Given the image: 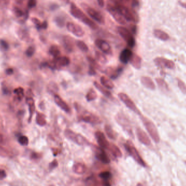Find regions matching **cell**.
Masks as SVG:
<instances>
[{
	"label": "cell",
	"instance_id": "obj_1",
	"mask_svg": "<svg viewBox=\"0 0 186 186\" xmlns=\"http://www.w3.org/2000/svg\"><path fill=\"white\" fill-rule=\"evenodd\" d=\"M111 2L116 6L126 21L133 22L135 23H138L139 20L138 15L133 8L128 7L118 0H111Z\"/></svg>",
	"mask_w": 186,
	"mask_h": 186
},
{
	"label": "cell",
	"instance_id": "obj_2",
	"mask_svg": "<svg viewBox=\"0 0 186 186\" xmlns=\"http://www.w3.org/2000/svg\"><path fill=\"white\" fill-rule=\"evenodd\" d=\"M70 12L74 18L80 20L81 22L89 27L93 30H96L98 29V26L94 21L91 20L88 16L83 13V11L80 8L76 5L73 2L71 3L70 7Z\"/></svg>",
	"mask_w": 186,
	"mask_h": 186
},
{
	"label": "cell",
	"instance_id": "obj_3",
	"mask_svg": "<svg viewBox=\"0 0 186 186\" xmlns=\"http://www.w3.org/2000/svg\"><path fill=\"white\" fill-rule=\"evenodd\" d=\"M74 107L78 113V120L80 121L93 125H98L101 123L102 121L98 116H96L95 114L89 111L83 109L78 103L76 102L74 103Z\"/></svg>",
	"mask_w": 186,
	"mask_h": 186
},
{
	"label": "cell",
	"instance_id": "obj_4",
	"mask_svg": "<svg viewBox=\"0 0 186 186\" xmlns=\"http://www.w3.org/2000/svg\"><path fill=\"white\" fill-rule=\"evenodd\" d=\"M141 119L143 123L144 126L148 132L151 138L156 143H159L160 141V137L159 131L156 125L152 121L144 116L141 115Z\"/></svg>",
	"mask_w": 186,
	"mask_h": 186
},
{
	"label": "cell",
	"instance_id": "obj_5",
	"mask_svg": "<svg viewBox=\"0 0 186 186\" xmlns=\"http://www.w3.org/2000/svg\"><path fill=\"white\" fill-rule=\"evenodd\" d=\"M64 134L66 138L80 146L91 145L90 142L80 133H77L70 128H66L64 131Z\"/></svg>",
	"mask_w": 186,
	"mask_h": 186
},
{
	"label": "cell",
	"instance_id": "obj_6",
	"mask_svg": "<svg viewBox=\"0 0 186 186\" xmlns=\"http://www.w3.org/2000/svg\"><path fill=\"white\" fill-rule=\"evenodd\" d=\"M116 123L123 128V130L133 138V131L132 130L130 121L123 113L119 112L115 117Z\"/></svg>",
	"mask_w": 186,
	"mask_h": 186
},
{
	"label": "cell",
	"instance_id": "obj_7",
	"mask_svg": "<svg viewBox=\"0 0 186 186\" xmlns=\"http://www.w3.org/2000/svg\"><path fill=\"white\" fill-rule=\"evenodd\" d=\"M117 30L121 37L126 42L128 47L133 48L136 45V40L133 34L127 28L123 26H118Z\"/></svg>",
	"mask_w": 186,
	"mask_h": 186
},
{
	"label": "cell",
	"instance_id": "obj_8",
	"mask_svg": "<svg viewBox=\"0 0 186 186\" xmlns=\"http://www.w3.org/2000/svg\"><path fill=\"white\" fill-rule=\"evenodd\" d=\"M81 6L84 9V10L87 13L89 16H91L94 21H95L101 25H104L105 23V18L97 10L86 5V3H82L81 4Z\"/></svg>",
	"mask_w": 186,
	"mask_h": 186
},
{
	"label": "cell",
	"instance_id": "obj_9",
	"mask_svg": "<svg viewBox=\"0 0 186 186\" xmlns=\"http://www.w3.org/2000/svg\"><path fill=\"white\" fill-rule=\"evenodd\" d=\"M124 147L126 151H127V152L139 165L144 167L146 166V163L139 155L138 151H137L136 148L133 146L131 143L127 141L126 143L124 144Z\"/></svg>",
	"mask_w": 186,
	"mask_h": 186
},
{
	"label": "cell",
	"instance_id": "obj_10",
	"mask_svg": "<svg viewBox=\"0 0 186 186\" xmlns=\"http://www.w3.org/2000/svg\"><path fill=\"white\" fill-rule=\"evenodd\" d=\"M118 98L128 109H130L131 111H132L137 114H138L139 116L141 115V111H139L138 108H137L136 104L125 93H119Z\"/></svg>",
	"mask_w": 186,
	"mask_h": 186
},
{
	"label": "cell",
	"instance_id": "obj_11",
	"mask_svg": "<svg viewBox=\"0 0 186 186\" xmlns=\"http://www.w3.org/2000/svg\"><path fill=\"white\" fill-rule=\"evenodd\" d=\"M107 10H108V12L110 13V14L113 16L114 19L116 20L117 23L121 25H126V20L111 1V2L108 3L107 5Z\"/></svg>",
	"mask_w": 186,
	"mask_h": 186
},
{
	"label": "cell",
	"instance_id": "obj_12",
	"mask_svg": "<svg viewBox=\"0 0 186 186\" xmlns=\"http://www.w3.org/2000/svg\"><path fill=\"white\" fill-rule=\"evenodd\" d=\"M153 62L157 67L161 69H173L175 68V64L173 60L163 57H156Z\"/></svg>",
	"mask_w": 186,
	"mask_h": 186
},
{
	"label": "cell",
	"instance_id": "obj_13",
	"mask_svg": "<svg viewBox=\"0 0 186 186\" xmlns=\"http://www.w3.org/2000/svg\"><path fill=\"white\" fill-rule=\"evenodd\" d=\"M95 45L103 53L107 55H112L113 51L109 44L106 40L102 39H97L95 40Z\"/></svg>",
	"mask_w": 186,
	"mask_h": 186
},
{
	"label": "cell",
	"instance_id": "obj_14",
	"mask_svg": "<svg viewBox=\"0 0 186 186\" xmlns=\"http://www.w3.org/2000/svg\"><path fill=\"white\" fill-rule=\"evenodd\" d=\"M66 26L68 31L77 37H82L84 35V31L83 28L77 23L68 22L66 23Z\"/></svg>",
	"mask_w": 186,
	"mask_h": 186
},
{
	"label": "cell",
	"instance_id": "obj_15",
	"mask_svg": "<svg viewBox=\"0 0 186 186\" xmlns=\"http://www.w3.org/2000/svg\"><path fill=\"white\" fill-rule=\"evenodd\" d=\"M93 150L95 153L96 158L104 164H108L110 163V159L108 157L104 149L100 146H96L95 145H92Z\"/></svg>",
	"mask_w": 186,
	"mask_h": 186
},
{
	"label": "cell",
	"instance_id": "obj_16",
	"mask_svg": "<svg viewBox=\"0 0 186 186\" xmlns=\"http://www.w3.org/2000/svg\"><path fill=\"white\" fill-rule=\"evenodd\" d=\"M95 137L97 143L99 146L103 149H108L110 143L106 139L105 134L100 131H98L95 133Z\"/></svg>",
	"mask_w": 186,
	"mask_h": 186
},
{
	"label": "cell",
	"instance_id": "obj_17",
	"mask_svg": "<svg viewBox=\"0 0 186 186\" xmlns=\"http://www.w3.org/2000/svg\"><path fill=\"white\" fill-rule=\"evenodd\" d=\"M53 61L55 70H60L70 64V59L66 56H60L58 58H54Z\"/></svg>",
	"mask_w": 186,
	"mask_h": 186
},
{
	"label": "cell",
	"instance_id": "obj_18",
	"mask_svg": "<svg viewBox=\"0 0 186 186\" xmlns=\"http://www.w3.org/2000/svg\"><path fill=\"white\" fill-rule=\"evenodd\" d=\"M123 71L122 67H108L105 70V73L112 80H116L118 78Z\"/></svg>",
	"mask_w": 186,
	"mask_h": 186
},
{
	"label": "cell",
	"instance_id": "obj_19",
	"mask_svg": "<svg viewBox=\"0 0 186 186\" xmlns=\"http://www.w3.org/2000/svg\"><path fill=\"white\" fill-rule=\"evenodd\" d=\"M136 133L137 137L141 143L146 146H149L151 145V141L149 138L146 132L143 131L141 128L139 127L137 128Z\"/></svg>",
	"mask_w": 186,
	"mask_h": 186
},
{
	"label": "cell",
	"instance_id": "obj_20",
	"mask_svg": "<svg viewBox=\"0 0 186 186\" xmlns=\"http://www.w3.org/2000/svg\"><path fill=\"white\" fill-rule=\"evenodd\" d=\"M63 45L68 52H73L75 48V41L73 38H71L69 35H64L63 36Z\"/></svg>",
	"mask_w": 186,
	"mask_h": 186
},
{
	"label": "cell",
	"instance_id": "obj_21",
	"mask_svg": "<svg viewBox=\"0 0 186 186\" xmlns=\"http://www.w3.org/2000/svg\"><path fill=\"white\" fill-rule=\"evenodd\" d=\"M54 101L55 104L63 111H64L66 113L70 112V107L59 95L55 94L54 95Z\"/></svg>",
	"mask_w": 186,
	"mask_h": 186
},
{
	"label": "cell",
	"instance_id": "obj_22",
	"mask_svg": "<svg viewBox=\"0 0 186 186\" xmlns=\"http://www.w3.org/2000/svg\"><path fill=\"white\" fill-rule=\"evenodd\" d=\"M133 52L129 48H125L120 53L119 57V60L124 64H127L131 59L132 56L133 55Z\"/></svg>",
	"mask_w": 186,
	"mask_h": 186
},
{
	"label": "cell",
	"instance_id": "obj_23",
	"mask_svg": "<svg viewBox=\"0 0 186 186\" xmlns=\"http://www.w3.org/2000/svg\"><path fill=\"white\" fill-rule=\"evenodd\" d=\"M141 82L142 85L145 88L151 90L155 91L156 89V85L154 83L153 80L150 77L148 76H141Z\"/></svg>",
	"mask_w": 186,
	"mask_h": 186
},
{
	"label": "cell",
	"instance_id": "obj_24",
	"mask_svg": "<svg viewBox=\"0 0 186 186\" xmlns=\"http://www.w3.org/2000/svg\"><path fill=\"white\" fill-rule=\"evenodd\" d=\"M94 85L98 90L100 93H102L103 95L106 96V98L110 99V100H113L114 99L113 95L112 94V93L108 91V89L106 88H104L103 86H101L100 83H98L96 81L94 82Z\"/></svg>",
	"mask_w": 186,
	"mask_h": 186
},
{
	"label": "cell",
	"instance_id": "obj_25",
	"mask_svg": "<svg viewBox=\"0 0 186 186\" xmlns=\"http://www.w3.org/2000/svg\"><path fill=\"white\" fill-rule=\"evenodd\" d=\"M26 103L28 106L29 112H30V116H29V119H28V122L30 123L33 114L35 112V102H34V99L32 97H27L26 98Z\"/></svg>",
	"mask_w": 186,
	"mask_h": 186
},
{
	"label": "cell",
	"instance_id": "obj_26",
	"mask_svg": "<svg viewBox=\"0 0 186 186\" xmlns=\"http://www.w3.org/2000/svg\"><path fill=\"white\" fill-rule=\"evenodd\" d=\"M104 130L109 138L113 141L116 139L118 137V133L113 130L110 125L106 124L104 126Z\"/></svg>",
	"mask_w": 186,
	"mask_h": 186
},
{
	"label": "cell",
	"instance_id": "obj_27",
	"mask_svg": "<svg viewBox=\"0 0 186 186\" xmlns=\"http://www.w3.org/2000/svg\"><path fill=\"white\" fill-rule=\"evenodd\" d=\"M130 63L133 68L136 69H140L141 66V58L140 56L133 53L130 60Z\"/></svg>",
	"mask_w": 186,
	"mask_h": 186
},
{
	"label": "cell",
	"instance_id": "obj_28",
	"mask_svg": "<svg viewBox=\"0 0 186 186\" xmlns=\"http://www.w3.org/2000/svg\"><path fill=\"white\" fill-rule=\"evenodd\" d=\"M156 83L159 87V89L163 93H168L169 91L168 85L163 78H156L155 79Z\"/></svg>",
	"mask_w": 186,
	"mask_h": 186
},
{
	"label": "cell",
	"instance_id": "obj_29",
	"mask_svg": "<svg viewBox=\"0 0 186 186\" xmlns=\"http://www.w3.org/2000/svg\"><path fill=\"white\" fill-rule=\"evenodd\" d=\"M101 84L105 88L108 89H113L114 88V84L111 79L107 77L106 76H102L100 77Z\"/></svg>",
	"mask_w": 186,
	"mask_h": 186
},
{
	"label": "cell",
	"instance_id": "obj_30",
	"mask_svg": "<svg viewBox=\"0 0 186 186\" xmlns=\"http://www.w3.org/2000/svg\"><path fill=\"white\" fill-rule=\"evenodd\" d=\"M153 35L156 38L162 41H166L169 39V35L165 32L160 30H153Z\"/></svg>",
	"mask_w": 186,
	"mask_h": 186
},
{
	"label": "cell",
	"instance_id": "obj_31",
	"mask_svg": "<svg viewBox=\"0 0 186 186\" xmlns=\"http://www.w3.org/2000/svg\"><path fill=\"white\" fill-rule=\"evenodd\" d=\"M109 151L111 152V153L113 155V156L116 157H119L120 158L122 157V152L121 151L120 148L115 144L113 143H110L109 146L108 147V149Z\"/></svg>",
	"mask_w": 186,
	"mask_h": 186
},
{
	"label": "cell",
	"instance_id": "obj_32",
	"mask_svg": "<svg viewBox=\"0 0 186 186\" xmlns=\"http://www.w3.org/2000/svg\"><path fill=\"white\" fill-rule=\"evenodd\" d=\"M35 121L38 125L41 127L45 126L47 123L45 116L43 113H40L39 112H37Z\"/></svg>",
	"mask_w": 186,
	"mask_h": 186
},
{
	"label": "cell",
	"instance_id": "obj_33",
	"mask_svg": "<svg viewBox=\"0 0 186 186\" xmlns=\"http://www.w3.org/2000/svg\"><path fill=\"white\" fill-rule=\"evenodd\" d=\"M32 21L35 25L36 28L38 30H46L48 27V23L46 21H44L43 23H41L40 20L37 18H33L32 19Z\"/></svg>",
	"mask_w": 186,
	"mask_h": 186
},
{
	"label": "cell",
	"instance_id": "obj_34",
	"mask_svg": "<svg viewBox=\"0 0 186 186\" xmlns=\"http://www.w3.org/2000/svg\"><path fill=\"white\" fill-rule=\"evenodd\" d=\"M48 52L51 55H52L54 58H57L60 57L61 52L58 46L56 45H52L50 46L48 50Z\"/></svg>",
	"mask_w": 186,
	"mask_h": 186
},
{
	"label": "cell",
	"instance_id": "obj_35",
	"mask_svg": "<svg viewBox=\"0 0 186 186\" xmlns=\"http://www.w3.org/2000/svg\"><path fill=\"white\" fill-rule=\"evenodd\" d=\"M54 21L58 27L62 28L66 24V18L63 15H58L55 16Z\"/></svg>",
	"mask_w": 186,
	"mask_h": 186
},
{
	"label": "cell",
	"instance_id": "obj_36",
	"mask_svg": "<svg viewBox=\"0 0 186 186\" xmlns=\"http://www.w3.org/2000/svg\"><path fill=\"white\" fill-rule=\"evenodd\" d=\"M95 59L98 62V63H100L103 64H105L107 63V59L105 55L98 51H96L95 52Z\"/></svg>",
	"mask_w": 186,
	"mask_h": 186
},
{
	"label": "cell",
	"instance_id": "obj_37",
	"mask_svg": "<svg viewBox=\"0 0 186 186\" xmlns=\"http://www.w3.org/2000/svg\"><path fill=\"white\" fill-rule=\"evenodd\" d=\"M97 98H98L97 93L93 89H91L86 94V98L88 102H91L95 100Z\"/></svg>",
	"mask_w": 186,
	"mask_h": 186
},
{
	"label": "cell",
	"instance_id": "obj_38",
	"mask_svg": "<svg viewBox=\"0 0 186 186\" xmlns=\"http://www.w3.org/2000/svg\"><path fill=\"white\" fill-rule=\"evenodd\" d=\"M76 45L83 52H87L89 51V48L87 45L82 40H77L76 41Z\"/></svg>",
	"mask_w": 186,
	"mask_h": 186
},
{
	"label": "cell",
	"instance_id": "obj_39",
	"mask_svg": "<svg viewBox=\"0 0 186 186\" xmlns=\"http://www.w3.org/2000/svg\"><path fill=\"white\" fill-rule=\"evenodd\" d=\"M14 93L15 94L16 98L19 101L22 100L23 98H24L25 93H24V89L21 87H18L16 88L14 91Z\"/></svg>",
	"mask_w": 186,
	"mask_h": 186
},
{
	"label": "cell",
	"instance_id": "obj_40",
	"mask_svg": "<svg viewBox=\"0 0 186 186\" xmlns=\"http://www.w3.org/2000/svg\"><path fill=\"white\" fill-rule=\"evenodd\" d=\"M73 171L78 174H82L85 172V166L82 164H76L73 167Z\"/></svg>",
	"mask_w": 186,
	"mask_h": 186
},
{
	"label": "cell",
	"instance_id": "obj_41",
	"mask_svg": "<svg viewBox=\"0 0 186 186\" xmlns=\"http://www.w3.org/2000/svg\"><path fill=\"white\" fill-rule=\"evenodd\" d=\"M48 89L49 93L51 94H53L54 95L57 94H55L57 93L58 91V87L57 84L55 82H51L48 86Z\"/></svg>",
	"mask_w": 186,
	"mask_h": 186
},
{
	"label": "cell",
	"instance_id": "obj_42",
	"mask_svg": "<svg viewBox=\"0 0 186 186\" xmlns=\"http://www.w3.org/2000/svg\"><path fill=\"white\" fill-rule=\"evenodd\" d=\"M87 58V60L89 63V65L93 66L94 68H95L96 69H98V70L100 69V66L98 64V62L95 59L93 58L91 56H88Z\"/></svg>",
	"mask_w": 186,
	"mask_h": 186
},
{
	"label": "cell",
	"instance_id": "obj_43",
	"mask_svg": "<svg viewBox=\"0 0 186 186\" xmlns=\"http://www.w3.org/2000/svg\"><path fill=\"white\" fill-rule=\"evenodd\" d=\"M177 86L181 92L186 94V84L183 80H181L179 78H177Z\"/></svg>",
	"mask_w": 186,
	"mask_h": 186
},
{
	"label": "cell",
	"instance_id": "obj_44",
	"mask_svg": "<svg viewBox=\"0 0 186 186\" xmlns=\"http://www.w3.org/2000/svg\"><path fill=\"white\" fill-rule=\"evenodd\" d=\"M18 142L23 146H27L29 143V140L25 136H20L18 138Z\"/></svg>",
	"mask_w": 186,
	"mask_h": 186
},
{
	"label": "cell",
	"instance_id": "obj_45",
	"mask_svg": "<svg viewBox=\"0 0 186 186\" xmlns=\"http://www.w3.org/2000/svg\"><path fill=\"white\" fill-rule=\"evenodd\" d=\"M99 176L104 181H108L111 179L112 174L109 171H104V172H102L101 173H100Z\"/></svg>",
	"mask_w": 186,
	"mask_h": 186
},
{
	"label": "cell",
	"instance_id": "obj_46",
	"mask_svg": "<svg viewBox=\"0 0 186 186\" xmlns=\"http://www.w3.org/2000/svg\"><path fill=\"white\" fill-rule=\"evenodd\" d=\"M35 48L33 46H29L26 50V55L28 57H32L34 54L35 53Z\"/></svg>",
	"mask_w": 186,
	"mask_h": 186
},
{
	"label": "cell",
	"instance_id": "obj_47",
	"mask_svg": "<svg viewBox=\"0 0 186 186\" xmlns=\"http://www.w3.org/2000/svg\"><path fill=\"white\" fill-rule=\"evenodd\" d=\"M0 47L3 50H7L9 48V45L8 43L3 40H0Z\"/></svg>",
	"mask_w": 186,
	"mask_h": 186
},
{
	"label": "cell",
	"instance_id": "obj_48",
	"mask_svg": "<svg viewBox=\"0 0 186 186\" xmlns=\"http://www.w3.org/2000/svg\"><path fill=\"white\" fill-rule=\"evenodd\" d=\"M95 68L93 66L89 65V70H88V73L91 76H94L96 75V70Z\"/></svg>",
	"mask_w": 186,
	"mask_h": 186
},
{
	"label": "cell",
	"instance_id": "obj_49",
	"mask_svg": "<svg viewBox=\"0 0 186 186\" xmlns=\"http://www.w3.org/2000/svg\"><path fill=\"white\" fill-rule=\"evenodd\" d=\"M37 5V0H28V7L29 8H32Z\"/></svg>",
	"mask_w": 186,
	"mask_h": 186
},
{
	"label": "cell",
	"instance_id": "obj_50",
	"mask_svg": "<svg viewBox=\"0 0 186 186\" xmlns=\"http://www.w3.org/2000/svg\"><path fill=\"white\" fill-rule=\"evenodd\" d=\"M58 166V162L56 160H54L52 161L50 164V169H53L55 168V167H57Z\"/></svg>",
	"mask_w": 186,
	"mask_h": 186
},
{
	"label": "cell",
	"instance_id": "obj_51",
	"mask_svg": "<svg viewBox=\"0 0 186 186\" xmlns=\"http://www.w3.org/2000/svg\"><path fill=\"white\" fill-rule=\"evenodd\" d=\"M130 30H131V33L133 34H136L137 33V26L135 25H131L130 26Z\"/></svg>",
	"mask_w": 186,
	"mask_h": 186
},
{
	"label": "cell",
	"instance_id": "obj_52",
	"mask_svg": "<svg viewBox=\"0 0 186 186\" xmlns=\"http://www.w3.org/2000/svg\"><path fill=\"white\" fill-rule=\"evenodd\" d=\"M15 14L18 17H19V16H21L23 15V12L19 9L16 8L15 10Z\"/></svg>",
	"mask_w": 186,
	"mask_h": 186
},
{
	"label": "cell",
	"instance_id": "obj_53",
	"mask_svg": "<svg viewBox=\"0 0 186 186\" xmlns=\"http://www.w3.org/2000/svg\"><path fill=\"white\" fill-rule=\"evenodd\" d=\"M5 176H6V173H5V171L0 169V180L5 178Z\"/></svg>",
	"mask_w": 186,
	"mask_h": 186
},
{
	"label": "cell",
	"instance_id": "obj_54",
	"mask_svg": "<svg viewBox=\"0 0 186 186\" xmlns=\"http://www.w3.org/2000/svg\"><path fill=\"white\" fill-rule=\"evenodd\" d=\"M13 69L12 68H8L7 69H6L5 70V73H7L8 75H11L13 73Z\"/></svg>",
	"mask_w": 186,
	"mask_h": 186
},
{
	"label": "cell",
	"instance_id": "obj_55",
	"mask_svg": "<svg viewBox=\"0 0 186 186\" xmlns=\"http://www.w3.org/2000/svg\"><path fill=\"white\" fill-rule=\"evenodd\" d=\"M98 5L101 7H103L105 5V1L104 0H97Z\"/></svg>",
	"mask_w": 186,
	"mask_h": 186
},
{
	"label": "cell",
	"instance_id": "obj_56",
	"mask_svg": "<svg viewBox=\"0 0 186 186\" xmlns=\"http://www.w3.org/2000/svg\"><path fill=\"white\" fill-rule=\"evenodd\" d=\"M32 158L33 159H38L39 157V155H38V153H35V152H33L32 155H31Z\"/></svg>",
	"mask_w": 186,
	"mask_h": 186
},
{
	"label": "cell",
	"instance_id": "obj_57",
	"mask_svg": "<svg viewBox=\"0 0 186 186\" xmlns=\"http://www.w3.org/2000/svg\"><path fill=\"white\" fill-rule=\"evenodd\" d=\"M179 5L182 6V7L184 8H186V3L185 2H181V1H179Z\"/></svg>",
	"mask_w": 186,
	"mask_h": 186
},
{
	"label": "cell",
	"instance_id": "obj_58",
	"mask_svg": "<svg viewBox=\"0 0 186 186\" xmlns=\"http://www.w3.org/2000/svg\"><path fill=\"white\" fill-rule=\"evenodd\" d=\"M103 185L104 186H111V184L108 182V181H104Z\"/></svg>",
	"mask_w": 186,
	"mask_h": 186
},
{
	"label": "cell",
	"instance_id": "obj_59",
	"mask_svg": "<svg viewBox=\"0 0 186 186\" xmlns=\"http://www.w3.org/2000/svg\"><path fill=\"white\" fill-rule=\"evenodd\" d=\"M3 141V136L1 134H0V143H2Z\"/></svg>",
	"mask_w": 186,
	"mask_h": 186
},
{
	"label": "cell",
	"instance_id": "obj_60",
	"mask_svg": "<svg viewBox=\"0 0 186 186\" xmlns=\"http://www.w3.org/2000/svg\"><path fill=\"white\" fill-rule=\"evenodd\" d=\"M137 186H142V184H138V185H137Z\"/></svg>",
	"mask_w": 186,
	"mask_h": 186
},
{
	"label": "cell",
	"instance_id": "obj_61",
	"mask_svg": "<svg viewBox=\"0 0 186 186\" xmlns=\"http://www.w3.org/2000/svg\"></svg>",
	"mask_w": 186,
	"mask_h": 186
}]
</instances>
